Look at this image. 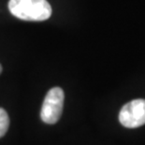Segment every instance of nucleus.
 Masks as SVG:
<instances>
[{
  "mask_svg": "<svg viewBox=\"0 0 145 145\" xmlns=\"http://www.w3.org/2000/svg\"><path fill=\"white\" fill-rule=\"evenodd\" d=\"M2 73V66H1V64H0V73Z\"/></svg>",
  "mask_w": 145,
  "mask_h": 145,
  "instance_id": "5",
  "label": "nucleus"
},
{
  "mask_svg": "<svg viewBox=\"0 0 145 145\" xmlns=\"http://www.w3.org/2000/svg\"><path fill=\"white\" fill-rule=\"evenodd\" d=\"M8 126H10V118L7 111L0 107V138H2L7 133Z\"/></svg>",
  "mask_w": 145,
  "mask_h": 145,
  "instance_id": "4",
  "label": "nucleus"
},
{
  "mask_svg": "<svg viewBox=\"0 0 145 145\" xmlns=\"http://www.w3.org/2000/svg\"><path fill=\"white\" fill-rule=\"evenodd\" d=\"M119 122L126 128L145 124V99H135L125 104L119 113Z\"/></svg>",
  "mask_w": 145,
  "mask_h": 145,
  "instance_id": "3",
  "label": "nucleus"
},
{
  "mask_svg": "<svg viewBox=\"0 0 145 145\" xmlns=\"http://www.w3.org/2000/svg\"><path fill=\"white\" fill-rule=\"evenodd\" d=\"M8 10L13 16L30 22L47 20L52 12L47 0H10Z\"/></svg>",
  "mask_w": 145,
  "mask_h": 145,
  "instance_id": "1",
  "label": "nucleus"
},
{
  "mask_svg": "<svg viewBox=\"0 0 145 145\" xmlns=\"http://www.w3.org/2000/svg\"><path fill=\"white\" fill-rule=\"evenodd\" d=\"M64 91L59 87L51 89L43 101L40 118L45 123L54 124L59 121L64 107Z\"/></svg>",
  "mask_w": 145,
  "mask_h": 145,
  "instance_id": "2",
  "label": "nucleus"
}]
</instances>
